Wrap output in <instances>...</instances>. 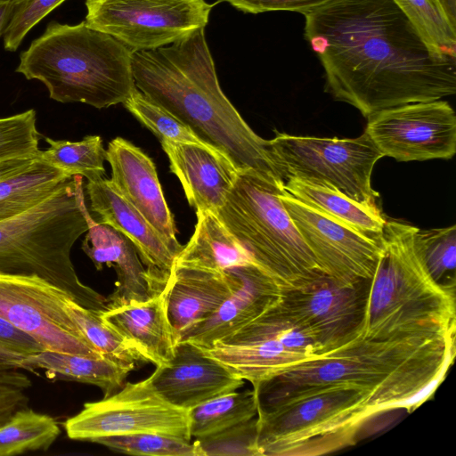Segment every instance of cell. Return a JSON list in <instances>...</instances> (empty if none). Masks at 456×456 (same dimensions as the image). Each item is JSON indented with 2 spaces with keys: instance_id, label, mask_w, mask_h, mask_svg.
I'll return each mask as SVG.
<instances>
[{
  "instance_id": "30",
  "label": "cell",
  "mask_w": 456,
  "mask_h": 456,
  "mask_svg": "<svg viewBox=\"0 0 456 456\" xmlns=\"http://www.w3.org/2000/svg\"><path fill=\"white\" fill-rule=\"evenodd\" d=\"M60 434L53 417L28 407L20 409L0 425V456L47 451Z\"/></svg>"
},
{
  "instance_id": "41",
  "label": "cell",
  "mask_w": 456,
  "mask_h": 456,
  "mask_svg": "<svg viewBox=\"0 0 456 456\" xmlns=\"http://www.w3.org/2000/svg\"><path fill=\"white\" fill-rule=\"evenodd\" d=\"M19 378L16 370L0 363V425L16 411L19 402Z\"/></svg>"
},
{
  "instance_id": "2",
  "label": "cell",
  "mask_w": 456,
  "mask_h": 456,
  "mask_svg": "<svg viewBox=\"0 0 456 456\" xmlns=\"http://www.w3.org/2000/svg\"><path fill=\"white\" fill-rule=\"evenodd\" d=\"M454 355L455 336L379 342L354 338L262 383L255 389L258 411L343 387L369 394L374 418L383 419L442 379Z\"/></svg>"
},
{
  "instance_id": "21",
  "label": "cell",
  "mask_w": 456,
  "mask_h": 456,
  "mask_svg": "<svg viewBox=\"0 0 456 456\" xmlns=\"http://www.w3.org/2000/svg\"><path fill=\"white\" fill-rule=\"evenodd\" d=\"M90 209L99 220L129 239L147 269L168 274L178 252L113 186L110 179L87 181Z\"/></svg>"
},
{
  "instance_id": "31",
  "label": "cell",
  "mask_w": 456,
  "mask_h": 456,
  "mask_svg": "<svg viewBox=\"0 0 456 456\" xmlns=\"http://www.w3.org/2000/svg\"><path fill=\"white\" fill-rule=\"evenodd\" d=\"M48 147L36 158L61 169L69 176L80 175L87 181L104 177L106 151L99 135H87L81 141L53 140L45 137Z\"/></svg>"
},
{
  "instance_id": "38",
  "label": "cell",
  "mask_w": 456,
  "mask_h": 456,
  "mask_svg": "<svg viewBox=\"0 0 456 456\" xmlns=\"http://www.w3.org/2000/svg\"><path fill=\"white\" fill-rule=\"evenodd\" d=\"M257 416L214 435L195 441L204 456H260L257 445Z\"/></svg>"
},
{
  "instance_id": "34",
  "label": "cell",
  "mask_w": 456,
  "mask_h": 456,
  "mask_svg": "<svg viewBox=\"0 0 456 456\" xmlns=\"http://www.w3.org/2000/svg\"><path fill=\"white\" fill-rule=\"evenodd\" d=\"M414 240L431 277L441 285L455 288L456 226L418 228Z\"/></svg>"
},
{
  "instance_id": "44",
  "label": "cell",
  "mask_w": 456,
  "mask_h": 456,
  "mask_svg": "<svg viewBox=\"0 0 456 456\" xmlns=\"http://www.w3.org/2000/svg\"><path fill=\"white\" fill-rule=\"evenodd\" d=\"M27 356L0 345V363L21 368V361Z\"/></svg>"
},
{
  "instance_id": "24",
  "label": "cell",
  "mask_w": 456,
  "mask_h": 456,
  "mask_svg": "<svg viewBox=\"0 0 456 456\" xmlns=\"http://www.w3.org/2000/svg\"><path fill=\"white\" fill-rule=\"evenodd\" d=\"M200 348L208 357L251 383L254 389L289 366L310 360L279 340L265 337L232 336Z\"/></svg>"
},
{
  "instance_id": "22",
  "label": "cell",
  "mask_w": 456,
  "mask_h": 456,
  "mask_svg": "<svg viewBox=\"0 0 456 456\" xmlns=\"http://www.w3.org/2000/svg\"><path fill=\"white\" fill-rule=\"evenodd\" d=\"M238 285L239 278L231 268L216 272L173 265L165 288L177 341L183 332L211 316Z\"/></svg>"
},
{
  "instance_id": "25",
  "label": "cell",
  "mask_w": 456,
  "mask_h": 456,
  "mask_svg": "<svg viewBox=\"0 0 456 456\" xmlns=\"http://www.w3.org/2000/svg\"><path fill=\"white\" fill-rule=\"evenodd\" d=\"M196 214L194 232L188 243L183 247L173 265L216 272L235 266L257 265L216 214L203 210L196 211Z\"/></svg>"
},
{
  "instance_id": "19",
  "label": "cell",
  "mask_w": 456,
  "mask_h": 456,
  "mask_svg": "<svg viewBox=\"0 0 456 456\" xmlns=\"http://www.w3.org/2000/svg\"><path fill=\"white\" fill-rule=\"evenodd\" d=\"M170 170L179 179L196 211L214 214L223 207L239 174L232 162L214 148L196 143L160 142Z\"/></svg>"
},
{
  "instance_id": "28",
  "label": "cell",
  "mask_w": 456,
  "mask_h": 456,
  "mask_svg": "<svg viewBox=\"0 0 456 456\" xmlns=\"http://www.w3.org/2000/svg\"><path fill=\"white\" fill-rule=\"evenodd\" d=\"M72 177L36 158L23 171L0 179V222L34 208Z\"/></svg>"
},
{
  "instance_id": "46",
  "label": "cell",
  "mask_w": 456,
  "mask_h": 456,
  "mask_svg": "<svg viewBox=\"0 0 456 456\" xmlns=\"http://www.w3.org/2000/svg\"><path fill=\"white\" fill-rule=\"evenodd\" d=\"M451 25L456 28V0H437Z\"/></svg>"
},
{
  "instance_id": "4",
  "label": "cell",
  "mask_w": 456,
  "mask_h": 456,
  "mask_svg": "<svg viewBox=\"0 0 456 456\" xmlns=\"http://www.w3.org/2000/svg\"><path fill=\"white\" fill-rule=\"evenodd\" d=\"M417 227L386 220L355 338L386 341L455 335V288L437 283L415 245Z\"/></svg>"
},
{
  "instance_id": "36",
  "label": "cell",
  "mask_w": 456,
  "mask_h": 456,
  "mask_svg": "<svg viewBox=\"0 0 456 456\" xmlns=\"http://www.w3.org/2000/svg\"><path fill=\"white\" fill-rule=\"evenodd\" d=\"M91 442L129 455L204 456L196 441L158 433L102 436Z\"/></svg>"
},
{
  "instance_id": "15",
  "label": "cell",
  "mask_w": 456,
  "mask_h": 456,
  "mask_svg": "<svg viewBox=\"0 0 456 456\" xmlns=\"http://www.w3.org/2000/svg\"><path fill=\"white\" fill-rule=\"evenodd\" d=\"M280 198L322 273L346 285L372 278L381 241L308 207L284 189Z\"/></svg>"
},
{
  "instance_id": "26",
  "label": "cell",
  "mask_w": 456,
  "mask_h": 456,
  "mask_svg": "<svg viewBox=\"0 0 456 456\" xmlns=\"http://www.w3.org/2000/svg\"><path fill=\"white\" fill-rule=\"evenodd\" d=\"M21 369L45 370L48 378L98 387L104 397L117 392L132 368L103 356L67 354L44 349L25 356Z\"/></svg>"
},
{
  "instance_id": "37",
  "label": "cell",
  "mask_w": 456,
  "mask_h": 456,
  "mask_svg": "<svg viewBox=\"0 0 456 456\" xmlns=\"http://www.w3.org/2000/svg\"><path fill=\"white\" fill-rule=\"evenodd\" d=\"M39 134L34 110L0 118V161L18 158H36Z\"/></svg>"
},
{
  "instance_id": "20",
  "label": "cell",
  "mask_w": 456,
  "mask_h": 456,
  "mask_svg": "<svg viewBox=\"0 0 456 456\" xmlns=\"http://www.w3.org/2000/svg\"><path fill=\"white\" fill-rule=\"evenodd\" d=\"M231 269L239 278L236 289L211 316L183 332L178 343L208 347L258 317L280 292L274 281L256 265Z\"/></svg>"
},
{
  "instance_id": "35",
  "label": "cell",
  "mask_w": 456,
  "mask_h": 456,
  "mask_svg": "<svg viewBox=\"0 0 456 456\" xmlns=\"http://www.w3.org/2000/svg\"><path fill=\"white\" fill-rule=\"evenodd\" d=\"M124 107L161 141L208 146L175 115L135 88L123 102ZM210 147V146H208ZM212 148V147H211Z\"/></svg>"
},
{
  "instance_id": "39",
  "label": "cell",
  "mask_w": 456,
  "mask_h": 456,
  "mask_svg": "<svg viewBox=\"0 0 456 456\" xmlns=\"http://www.w3.org/2000/svg\"><path fill=\"white\" fill-rule=\"evenodd\" d=\"M65 0H14L12 17L3 33L4 46L16 51L26 35Z\"/></svg>"
},
{
  "instance_id": "12",
  "label": "cell",
  "mask_w": 456,
  "mask_h": 456,
  "mask_svg": "<svg viewBox=\"0 0 456 456\" xmlns=\"http://www.w3.org/2000/svg\"><path fill=\"white\" fill-rule=\"evenodd\" d=\"M369 281L346 285L324 275L304 287L280 290L273 305L323 354L357 337Z\"/></svg>"
},
{
  "instance_id": "17",
  "label": "cell",
  "mask_w": 456,
  "mask_h": 456,
  "mask_svg": "<svg viewBox=\"0 0 456 456\" xmlns=\"http://www.w3.org/2000/svg\"><path fill=\"white\" fill-rule=\"evenodd\" d=\"M106 160L116 190L180 253L183 246L176 239L175 221L152 159L139 147L116 137L108 145Z\"/></svg>"
},
{
  "instance_id": "32",
  "label": "cell",
  "mask_w": 456,
  "mask_h": 456,
  "mask_svg": "<svg viewBox=\"0 0 456 456\" xmlns=\"http://www.w3.org/2000/svg\"><path fill=\"white\" fill-rule=\"evenodd\" d=\"M65 309L85 339L103 357L132 368L145 362L141 354L102 318V311L79 305L73 297L65 301Z\"/></svg>"
},
{
  "instance_id": "3",
  "label": "cell",
  "mask_w": 456,
  "mask_h": 456,
  "mask_svg": "<svg viewBox=\"0 0 456 456\" xmlns=\"http://www.w3.org/2000/svg\"><path fill=\"white\" fill-rule=\"evenodd\" d=\"M204 28L171 45L132 53L134 85L239 171H252L283 187L269 140L249 127L223 93Z\"/></svg>"
},
{
  "instance_id": "13",
  "label": "cell",
  "mask_w": 456,
  "mask_h": 456,
  "mask_svg": "<svg viewBox=\"0 0 456 456\" xmlns=\"http://www.w3.org/2000/svg\"><path fill=\"white\" fill-rule=\"evenodd\" d=\"M364 132L383 157L397 161L448 159L456 152L455 112L441 99L374 112Z\"/></svg>"
},
{
  "instance_id": "18",
  "label": "cell",
  "mask_w": 456,
  "mask_h": 456,
  "mask_svg": "<svg viewBox=\"0 0 456 456\" xmlns=\"http://www.w3.org/2000/svg\"><path fill=\"white\" fill-rule=\"evenodd\" d=\"M88 230L82 249L101 271L103 265L117 273L114 291L105 297L106 310L148 300L159 293L166 281L145 269L132 243L114 228L96 222L89 214Z\"/></svg>"
},
{
  "instance_id": "11",
  "label": "cell",
  "mask_w": 456,
  "mask_h": 456,
  "mask_svg": "<svg viewBox=\"0 0 456 456\" xmlns=\"http://www.w3.org/2000/svg\"><path fill=\"white\" fill-rule=\"evenodd\" d=\"M69 293L34 274L0 273V317L46 350L102 356L83 337L65 309Z\"/></svg>"
},
{
  "instance_id": "29",
  "label": "cell",
  "mask_w": 456,
  "mask_h": 456,
  "mask_svg": "<svg viewBox=\"0 0 456 456\" xmlns=\"http://www.w3.org/2000/svg\"><path fill=\"white\" fill-rule=\"evenodd\" d=\"M256 391L220 395L188 411L190 435L202 438L221 432L257 416Z\"/></svg>"
},
{
  "instance_id": "40",
  "label": "cell",
  "mask_w": 456,
  "mask_h": 456,
  "mask_svg": "<svg viewBox=\"0 0 456 456\" xmlns=\"http://www.w3.org/2000/svg\"><path fill=\"white\" fill-rule=\"evenodd\" d=\"M236 9L247 13L271 11H293L303 13L328 0H224Z\"/></svg>"
},
{
  "instance_id": "23",
  "label": "cell",
  "mask_w": 456,
  "mask_h": 456,
  "mask_svg": "<svg viewBox=\"0 0 456 456\" xmlns=\"http://www.w3.org/2000/svg\"><path fill=\"white\" fill-rule=\"evenodd\" d=\"M101 315L145 362L158 367L173 359L178 341L167 314L165 285L146 301L107 309Z\"/></svg>"
},
{
  "instance_id": "27",
  "label": "cell",
  "mask_w": 456,
  "mask_h": 456,
  "mask_svg": "<svg viewBox=\"0 0 456 456\" xmlns=\"http://www.w3.org/2000/svg\"><path fill=\"white\" fill-rule=\"evenodd\" d=\"M283 188L308 207L381 241L387 219L377 205L362 203L338 190L293 177L285 181Z\"/></svg>"
},
{
  "instance_id": "42",
  "label": "cell",
  "mask_w": 456,
  "mask_h": 456,
  "mask_svg": "<svg viewBox=\"0 0 456 456\" xmlns=\"http://www.w3.org/2000/svg\"><path fill=\"white\" fill-rule=\"evenodd\" d=\"M0 345L25 355L44 350L33 337L1 317Z\"/></svg>"
},
{
  "instance_id": "7",
  "label": "cell",
  "mask_w": 456,
  "mask_h": 456,
  "mask_svg": "<svg viewBox=\"0 0 456 456\" xmlns=\"http://www.w3.org/2000/svg\"><path fill=\"white\" fill-rule=\"evenodd\" d=\"M283 189L252 171H239L216 214L280 290L325 275L280 198Z\"/></svg>"
},
{
  "instance_id": "1",
  "label": "cell",
  "mask_w": 456,
  "mask_h": 456,
  "mask_svg": "<svg viewBox=\"0 0 456 456\" xmlns=\"http://www.w3.org/2000/svg\"><path fill=\"white\" fill-rule=\"evenodd\" d=\"M302 14L326 91L362 116L456 93L455 57L428 45L394 0H328Z\"/></svg>"
},
{
  "instance_id": "6",
  "label": "cell",
  "mask_w": 456,
  "mask_h": 456,
  "mask_svg": "<svg viewBox=\"0 0 456 456\" xmlns=\"http://www.w3.org/2000/svg\"><path fill=\"white\" fill-rule=\"evenodd\" d=\"M89 214L82 176L76 175L34 208L1 221L0 273L37 275L79 305L105 311V297L79 280L71 260L73 245L88 230Z\"/></svg>"
},
{
  "instance_id": "45",
  "label": "cell",
  "mask_w": 456,
  "mask_h": 456,
  "mask_svg": "<svg viewBox=\"0 0 456 456\" xmlns=\"http://www.w3.org/2000/svg\"><path fill=\"white\" fill-rule=\"evenodd\" d=\"M14 8V0H0V37L12 17Z\"/></svg>"
},
{
  "instance_id": "43",
  "label": "cell",
  "mask_w": 456,
  "mask_h": 456,
  "mask_svg": "<svg viewBox=\"0 0 456 456\" xmlns=\"http://www.w3.org/2000/svg\"><path fill=\"white\" fill-rule=\"evenodd\" d=\"M36 158H18L0 161V179L18 174L29 167Z\"/></svg>"
},
{
  "instance_id": "16",
  "label": "cell",
  "mask_w": 456,
  "mask_h": 456,
  "mask_svg": "<svg viewBox=\"0 0 456 456\" xmlns=\"http://www.w3.org/2000/svg\"><path fill=\"white\" fill-rule=\"evenodd\" d=\"M148 379L165 401L185 411L244 384V379L189 342L178 343L173 359L158 366Z\"/></svg>"
},
{
  "instance_id": "9",
  "label": "cell",
  "mask_w": 456,
  "mask_h": 456,
  "mask_svg": "<svg viewBox=\"0 0 456 456\" xmlns=\"http://www.w3.org/2000/svg\"><path fill=\"white\" fill-rule=\"evenodd\" d=\"M214 4L205 0H86V24L132 53L171 45L205 28Z\"/></svg>"
},
{
  "instance_id": "8",
  "label": "cell",
  "mask_w": 456,
  "mask_h": 456,
  "mask_svg": "<svg viewBox=\"0 0 456 456\" xmlns=\"http://www.w3.org/2000/svg\"><path fill=\"white\" fill-rule=\"evenodd\" d=\"M269 142L285 181L293 177L321 184L377 205L379 194L371 187V174L383 155L365 132L344 139L276 133Z\"/></svg>"
},
{
  "instance_id": "14",
  "label": "cell",
  "mask_w": 456,
  "mask_h": 456,
  "mask_svg": "<svg viewBox=\"0 0 456 456\" xmlns=\"http://www.w3.org/2000/svg\"><path fill=\"white\" fill-rule=\"evenodd\" d=\"M370 395L351 388L318 392L288 404L257 412V445L260 456H295L296 452L340 415L346 424L356 415L370 419Z\"/></svg>"
},
{
  "instance_id": "5",
  "label": "cell",
  "mask_w": 456,
  "mask_h": 456,
  "mask_svg": "<svg viewBox=\"0 0 456 456\" xmlns=\"http://www.w3.org/2000/svg\"><path fill=\"white\" fill-rule=\"evenodd\" d=\"M131 58L126 45L85 21H52L20 53L16 72L42 82L56 102L103 109L123 103L135 88Z\"/></svg>"
},
{
  "instance_id": "10",
  "label": "cell",
  "mask_w": 456,
  "mask_h": 456,
  "mask_svg": "<svg viewBox=\"0 0 456 456\" xmlns=\"http://www.w3.org/2000/svg\"><path fill=\"white\" fill-rule=\"evenodd\" d=\"M73 440L89 441L109 436L158 433L191 440L188 411L157 394L148 378L126 382L117 392L86 403L64 425Z\"/></svg>"
},
{
  "instance_id": "33",
  "label": "cell",
  "mask_w": 456,
  "mask_h": 456,
  "mask_svg": "<svg viewBox=\"0 0 456 456\" xmlns=\"http://www.w3.org/2000/svg\"><path fill=\"white\" fill-rule=\"evenodd\" d=\"M428 45L456 57V28L452 27L437 0H394Z\"/></svg>"
}]
</instances>
